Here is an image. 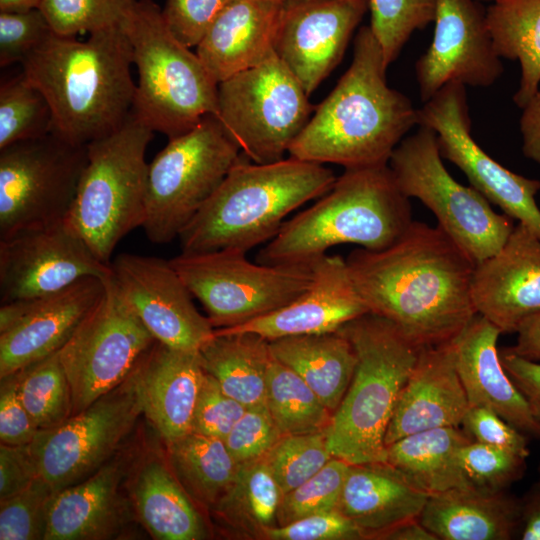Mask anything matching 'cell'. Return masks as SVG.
<instances>
[{"mask_svg": "<svg viewBox=\"0 0 540 540\" xmlns=\"http://www.w3.org/2000/svg\"><path fill=\"white\" fill-rule=\"evenodd\" d=\"M42 0H0V11H25L39 8Z\"/></svg>", "mask_w": 540, "mask_h": 540, "instance_id": "cell-60", "label": "cell"}, {"mask_svg": "<svg viewBox=\"0 0 540 540\" xmlns=\"http://www.w3.org/2000/svg\"><path fill=\"white\" fill-rule=\"evenodd\" d=\"M345 260L369 313L419 348L453 342L478 315L476 263L438 225L413 220L388 247H359Z\"/></svg>", "mask_w": 540, "mask_h": 540, "instance_id": "cell-1", "label": "cell"}, {"mask_svg": "<svg viewBox=\"0 0 540 540\" xmlns=\"http://www.w3.org/2000/svg\"><path fill=\"white\" fill-rule=\"evenodd\" d=\"M417 111L418 126L436 133L442 158L456 165L491 204L540 236L536 202L540 180L510 171L476 143L471 134L466 86L455 82L443 86Z\"/></svg>", "mask_w": 540, "mask_h": 540, "instance_id": "cell-16", "label": "cell"}, {"mask_svg": "<svg viewBox=\"0 0 540 540\" xmlns=\"http://www.w3.org/2000/svg\"><path fill=\"white\" fill-rule=\"evenodd\" d=\"M269 540H344L365 538L362 530L339 509L309 515L282 526L266 529Z\"/></svg>", "mask_w": 540, "mask_h": 540, "instance_id": "cell-50", "label": "cell"}, {"mask_svg": "<svg viewBox=\"0 0 540 540\" xmlns=\"http://www.w3.org/2000/svg\"><path fill=\"white\" fill-rule=\"evenodd\" d=\"M57 492L41 476L19 493L0 500L1 540H44Z\"/></svg>", "mask_w": 540, "mask_h": 540, "instance_id": "cell-45", "label": "cell"}, {"mask_svg": "<svg viewBox=\"0 0 540 540\" xmlns=\"http://www.w3.org/2000/svg\"><path fill=\"white\" fill-rule=\"evenodd\" d=\"M459 461L468 486L490 493L507 491L527 468L526 458L472 440L460 449Z\"/></svg>", "mask_w": 540, "mask_h": 540, "instance_id": "cell-46", "label": "cell"}, {"mask_svg": "<svg viewBox=\"0 0 540 540\" xmlns=\"http://www.w3.org/2000/svg\"><path fill=\"white\" fill-rule=\"evenodd\" d=\"M418 519L438 540H511L518 537L520 497L453 488L429 496Z\"/></svg>", "mask_w": 540, "mask_h": 540, "instance_id": "cell-31", "label": "cell"}, {"mask_svg": "<svg viewBox=\"0 0 540 540\" xmlns=\"http://www.w3.org/2000/svg\"><path fill=\"white\" fill-rule=\"evenodd\" d=\"M471 439L459 427L417 432L386 446L387 461L429 496L468 487L459 451Z\"/></svg>", "mask_w": 540, "mask_h": 540, "instance_id": "cell-33", "label": "cell"}, {"mask_svg": "<svg viewBox=\"0 0 540 540\" xmlns=\"http://www.w3.org/2000/svg\"><path fill=\"white\" fill-rule=\"evenodd\" d=\"M428 497L388 462L350 464L339 510L365 538L381 539L396 526L418 519Z\"/></svg>", "mask_w": 540, "mask_h": 540, "instance_id": "cell-30", "label": "cell"}, {"mask_svg": "<svg viewBox=\"0 0 540 540\" xmlns=\"http://www.w3.org/2000/svg\"><path fill=\"white\" fill-rule=\"evenodd\" d=\"M388 166L401 192L431 210L437 225L476 264L499 251L515 227L513 218L497 213L479 191L450 175L429 127L419 125L406 136Z\"/></svg>", "mask_w": 540, "mask_h": 540, "instance_id": "cell-10", "label": "cell"}, {"mask_svg": "<svg viewBox=\"0 0 540 540\" xmlns=\"http://www.w3.org/2000/svg\"><path fill=\"white\" fill-rule=\"evenodd\" d=\"M153 131L132 112L115 132L87 145L88 161L67 219L95 256L110 264L119 241L142 227Z\"/></svg>", "mask_w": 540, "mask_h": 540, "instance_id": "cell-8", "label": "cell"}, {"mask_svg": "<svg viewBox=\"0 0 540 540\" xmlns=\"http://www.w3.org/2000/svg\"><path fill=\"white\" fill-rule=\"evenodd\" d=\"M517 539L540 540V478L520 497Z\"/></svg>", "mask_w": 540, "mask_h": 540, "instance_id": "cell-57", "label": "cell"}, {"mask_svg": "<svg viewBox=\"0 0 540 540\" xmlns=\"http://www.w3.org/2000/svg\"><path fill=\"white\" fill-rule=\"evenodd\" d=\"M39 476L29 445H0V500L24 490Z\"/></svg>", "mask_w": 540, "mask_h": 540, "instance_id": "cell-54", "label": "cell"}, {"mask_svg": "<svg viewBox=\"0 0 540 540\" xmlns=\"http://www.w3.org/2000/svg\"><path fill=\"white\" fill-rule=\"evenodd\" d=\"M135 371L143 415L164 443L190 433L205 376L199 351L174 349L156 341Z\"/></svg>", "mask_w": 540, "mask_h": 540, "instance_id": "cell-26", "label": "cell"}, {"mask_svg": "<svg viewBox=\"0 0 540 540\" xmlns=\"http://www.w3.org/2000/svg\"><path fill=\"white\" fill-rule=\"evenodd\" d=\"M517 338L511 352L533 361H540V312L527 318L516 331Z\"/></svg>", "mask_w": 540, "mask_h": 540, "instance_id": "cell-58", "label": "cell"}, {"mask_svg": "<svg viewBox=\"0 0 540 540\" xmlns=\"http://www.w3.org/2000/svg\"><path fill=\"white\" fill-rule=\"evenodd\" d=\"M300 82L275 52L218 83L216 117L254 163L284 158L314 108Z\"/></svg>", "mask_w": 540, "mask_h": 540, "instance_id": "cell-11", "label": "cell"}, {"mask_svg": "<svg viewBox=\"0 0 540 540\" xmlns=\"http://www.w3.org/2000/svg\"><path fill=\"white\" fill-rule=\"evenodd\" d=\"M111 273L67 218L0 239L1 303L45 297Z\"/></svg>", "mask_w": 540, "mask_h": 540, "instance_id": "cell-17", "label": "cell"}, {"mask_svg": "<svg viewBox=\"0 0 540 540\" xmlns=\"http://www.w3.org/2000/svg\"><path fill=\"white\" fill-rule=\"evenodd\" d=\"M381 47L370 26L355 37L353 59L289 148L291 157L345 169L388 165L418 109L387 84Z\"/></svg>", "mask_w": 540, "mask_h": 540, "instance_id": "cell-2", "label": "cell"}, {"mask_svg": "<svg viewBox=\"0 0 540 540\" xmlns=\"http://www.w3.org/2000/svg\"><path fill=\"white\" fill-rule=\"evenodd\" d=\"M349 465L332 457L315 475L284 494L277 510L278 526L309 515L338 510Z\"/></svg>", "mask_w": 540, "mask_h": 540, "instance_id": "cell-44", "label": "cell"}, {"mask_svg": "<svg viewBox=\"0 0 540 540\" xmlns=\"http://www.w3.org/2000/svg\"><path fill=\"white\" fill-rule=\"evenodd\" d=\"M381 539L390 540H438L428 529H426L419 519H414L402 523L390 531L386 532Z\"/></svg>", "mask_w": 540, "mask_h": 540, "instance_id": "cell-59", "label": "cell"}, {"mask_svg": "<svg viewBox=\"0 0 540 540\" xmlns=\"http://www.w3.org/2000/svg\"><path fill=\"white\" fill-rule=\"evenodd\" d=\"M133 52L123 26L89 33L85 41L52 32L21 64L47 99L52 131L88 145L118 130L132 112Z\"/></svg>", "mask_w": 540, "mask_h": 540, "instance_id": "cell-3", "label": "cell"}, {"mask_svg": "<svg viewBox=\"0 0 540 540\" xmlns=\"http://www.w3.org/2000/svg\"><path fill=\"white\" fill-rule=\"evenodd\" d=\"M245 252L183 253L169 260L213 327L229 328L271 313L312 283L311 265H267Z\"/></svg>", "mask_w": 540, "mask_h": 540, "instance_id": "cell-12", "label": "cell"}, {"mask_svg": "<svg viewBox=\"0 0 540 540\" xmlns=\"http://www.w3.org/2000/svg\"><path fill=\"white\" fill-rule=\"evenodd\" d=\"M1 379L0 385V441L10 446L29 445L38 428L34 425L19 394L17 373Z\"/></svg>", "mask_w": 540, "mask_h": 540, "instance_id": "cell-53", "label": "cell"}, {"mask_svg": "<svg viewBox=\"0 0 540 540\" xmlns=\"http://www.w3.org/2000/svg\"><path fill=\"white\" fill-rule=\"evenodd\" d=\"M87 161V145L54 132L0 149V239L66 219Z\"/></svg>", "mask_w": 540, "mask_h": 540, "instance_id": "cell-13", "label": "cell"}, {"mask_svg": "<svg viewBox=\"0 0 540 540\" xmlns=\"http://www.w3.org/2000/svg\"><path fill=\"white\" fill-rule=\"evenodd\" d=\"M370 28L389 67L411 35L434 21L436 0H368Z\"/></svg>", "mask_w": 540, "mask_h": 540, "instance_id": "cell-41", "label": "cell"}, {"mask_svg": "<svg viewBox=\"0 0 540 540\" xmlns=\"http://www.w3.org/2000/svg\"><path fill=\"white\" fill-rule=\"evenodd\" d=\"M52 111L43 93L24 75L1 81L0 149L52 131Z\"/></svg>", "mask_w": 540, "mask_h": 540, "instance_id": "cell-40", "label": "cell"}, {"mask_svg": "<svg viewBox=\"0 0 540 540\" xmlns=\"http://www.w3.org/2000/svg\"><path fill=\"white\" fill-rule=\"evenodd\" d=\"M539 478H540V464L538 466Z\"/></svg>", "mask_w": 540, "mask_h": 540, "instance_id": "cell-62", "label": "cell"}, {"mask_svg": "<svg viewBox=\"0 0 540 540\" xmlns=\"http://www.w3.org/2000/svg\"><path fill=\"white\" fill-rule=\"evenodd\" d=\"M122 298L154 339L170 348L199 351L215 329L169 260L122 253L110 263Z\"/></svg>", "mask_w": 540, "mask_h": 540, "instance_id": "cell-18", "label": "cell"}, {"mask_svg": "<svg viewBox=\"0 0 540 540\" xmlns=\"http://www.w3.org/2000/svg\"><path fill=\"white\" fill-rule=\"evenodd\" d=\"M461 425L472 441L501 448L526 459L530 455L527 436L490 408L469 407Z\"/></svg>", "mask_w": 540, "mask_h": 540, "instance_id": "cell-52", "label": "cell"}, {"mask_svg": "<svg viewBox=\"0 0 540 540\" xmlns=\"http://www.w3.org/2000/svg\"><path fill=\"white\" fill-rule=\"evenodd\" d=\"M106 279L85 277L45 297L1 303L0 378L58 352L102 298Z\"/></svg>", "mask_w": 540, "mask_h": 540, "instance_id": "cell-20", "label": "cell"}, {"mask_svg": "<svg viewBox=\"0 0 540 540\" xmlns=\"http://www.w3.org/2000/svg\"><path fill=\"white\" fill-rule=\"evenodd\" d=\"M53 32L39 8L0 11V66L24 60Z\"/></svg>", "mask_w": 540, "mask_h": 540, "instance_id": "cell-47", "label": "cell"}, {"mask_svg": "<svg viewBox=\"0 0 540 540\" xmlns=\"http://www.w3.org/2000/svg\"><path fill=\"white\" fill-rule=\"evenodd\" d=\"M368 9L358 0H281L274 52L308 95L339 64Z\"/></svg>", "mask_w": 540, "mask_h": 540, "instance_id": "cell-21", "label": "cell"}, {"mask_svg": "<svg viewBox=\"0 0 540 540\" xmlns=\"http://www.w3.org/2000/svg\"><path fill=\"white\" fill-rule=\"evenodd\" d=\"M16 373L20 398L38 430L57 427L72 416L71 388L58 352Z\"/></svg>", "mask_w": 540, "mask_h": 540, "instance_id": "cell-39", "label": "cell"}, {"mask_svg": "<svg viewBox=\"0 0 540 540\" xmlns=\"http://www.w3.org/2000/svg\"><path fill=\"white\" fill-rule=\"evenodd\" d=\"M136 367V366H135ZM143 414L135 368L118 387L29 444L39 475L59 492L108 462Z\"/></svg>", "mask_w": 540, "mask_h": 540, "instance_id": "cell-15", "label": "cell"}, {"mask_svg": "<svg viewBox=\"0 0 540 540\" xmlns=\"http://www.w3.org/2000/svg\"><path fill=\"white\" fill-rule=\"evenodd\" d=\"M522 110L519 125L522 151L526 158L540 166V86Z\"/></svg>", "mask_w": 540, "mask_h": 540, "instance_id": "cell-56", "label": "cell"}, {"mask_svg": "<svg viewBox=\"0 0 540 540\" xmlns=\"http://www.w3.org/2000/svg\"><path fill=\"white\" fill-rule=\"evenodd\" d=\"M412 221L410 200L388 165L345 169L327 193L284 222L256 260L267 265H311L342 244L381 250Z\"/></svg>", "mask_w": 540, "mask_h": 540, "instance_id": "cell-5", "label": "cell"}, {"mask_svg": "<svg viewBox=\"0 0 540 540\" xmlns=\"http://www.w3.org/2000/svg\"><path fill=\"white\" fill-rule=\"evenodd\" d=\"M272 356L297 373L334 413L351 383L357 356L340 331L269 341Z\"/></svg>", "mask_w": 540, "mask_h": 540, "instance_id": "cell-32", "label": "cell"}, {"mask_svg": "<svg viewBox=\"0 0 540 540\" xmlns=\"http://www.w3.org/2000/svg\"><path fill=\"white\" fill-rule=\"evenodd\" d=\"M165 445L168 463L182 487L194 502L212 508L239 466L224 441L190 432Z\"/></svg>", "mask_w": 540, "mask_h": 540, "instance_id": "cell-36", "label": "cell"}, {"mask_svg": "<svg viewBox=\"0 0 540 540\" xmlns=\"http://www.w3.org/2000/svg\"><path fill=\"white\" fill-rule=\"evenodd\" d=\"M468 409L454 341L422 348L399 394L385 445L425 430L459 427Z\"/></svg>", "mask_w": 540, "mask_h": 540, "instance_id": "cell-25", "label": "cell"}, {"mask_svg": "<svg viewBox=\"0 0 540 540\" xmlns=\"http://www.w3.org/2000/svg\"><path fill=\"white\" fill-rule=\"evenodd\" d=\"M283 494L265 457L241 464L216 504L217 518L235 531L260 536L275 526Z\"/></svg>", "mask_w": 540, "mask_h": 540, "instance_id": "cell-37", "label": "cell"}, {"mask_svg": "<svg viewBox=\"0 0 540 540\" xmlns=\"http://www.w3.org/2000/svg\"><path fill=\"white\" fill-rule=\"evenodd\" d=\"M202 366L222 390L246 407L265 404L272 358L269 341L250 332L214 336L200 349Z\"/></svg>", "mask_w": 540, "mask_h": 540, "instance_id": "cell-34", "label": "cell"}, {"mask_svg": "<svg viewBox=\"0 0 540 540\" xmlns=\"http://www.w3.org/2000/svg\"><path fill=\"white\" fill-rule=\"evenodd\" d=\"M265 404L282 436L326 431L333 416L310 386L273 356Z\"/></svg>", "mask_w": 540, "mask_h": 540, "instance_id": "cell-38", "label": "cell"}, {"mask_svg": "<svg viewBox=\"0 0 540 540\" xmlns=\"http://www.w3.org/2000/svg\"><path fill=\"white\" fill-rule=\"evenodd\" d=\"M358 1L368 3V0H358Z\"/></svg>", "mask_w": 540, "mask_h": 540, "instance_id": "cell-63", "label": "cell"}, {"mask_svg": "<svg viewBox=\"0 0 540 540\" xmlns=\"http://www.w3.org/2000/svg\"><path fill=\"white\" fill-rule=\"evenodd\" d=\"M281 0H231L196 46V53L219 83L252 68L274 53Z\"/></svg>", "mask_w": 540, "mask_h": 540, "instance_id": "cell-28", "label": "cell"}, {"mask_svg": "<svg viewBox=\"0 0 540 540\" xmlns=\"http://www.w3.org/2000/svg\"><path fill=\"white\" fill-rule=\"evenodd\" d=\"M332 457L326 430L284 435L265 460L284 495L315 475Z\"/></svg>", "mask_w": 540, "mask_h": 540, "instance_id": "cell-43", "label": "cell"}, {"mask_svg": "<svg viewBox=\"0 0 540 540\" xmlns=\"http://www.w3.org/2000/svg\"><path fill=\"white\" fill-rule=\"evenodd\" d=\"M308 289L283 307L246 323L216 329L223 333L250 332L268 341L338 331L369 313L351 278L346 260L324 255L312 264Z\"/></svg>", "mask_w": 540, "mask_h": 540, "instance_id": "cell-24", "label": "cell"}, {"mask_svg": "<svg viewBox=\"0 0 540 540\" xmlns=\"http://www.w3.org/2000/svg\"><path fill=\"white\" fill-rule=\"evenodd\" d=\"M242 152L214 115L170 138L148 164L142 228L154 243H168L220 186Z\"/></svg>", "mask_w": 540, "mask_h": 540, "instance_id": "cell-9", "label": "cell"}, {"mask_svg": "<svg viewBox=\"0 0 540 540\" xmlns=\"http://www.w3.org/2000/svg\"><path fill=\"white\" fill-rule=\"evenodd\" d=\"M282 437L266 404L247 407L223 440L238 465L265 457Z\"/></svg>", "mask_w": 540, "mask_h": 540, "instance_id": "cell-48", "label": "cell"}, {"mask_svg": "<svg viewBox=\"0 0 540 540\" xmlns=\"http://www.w3.org/2000/svg\"><path fill=\"white\" fill-rule=\"evenodd\" d=\"M500 334L477 315L454 340L456 367L469 407L490 408L526 436L540 440V423L502 365L497 349Z\"/></svg>", "mask_w": 540, "mask_h": 540, "instance_id": "cell-27", "label": "cell"}, {"mask_svg": "<svg viewBox=\"0 0 540 540\" xmlns=\"http://www.w3.org/2000/svg\"><path fill=\"white\" fill-rule=\"evenodd\" d=\"M486 22L497 55L520 64L513 101L522 109L540 86V0H494Z\"/></svg>", "mask_w": 540, "mask_h": 540, "instance_id": "cell-35", "label": "cell"}, {"mask_svg": "<svg viewBox=\"0 0 540 540\" xmlns=\"http://www.w3.org/2000/svg\"><path fill=\"white\" fill-rule=\"evenodd\" d=\"M135 449L120 450L84 480L55 495L44 540H106L136 519L126 481Z\"/></svg>", "mask_w": 540, "mask_h": 540, "instance_id": "cell-23", "label": "cell"}, {"mask_svg": "<svg viewBox=\"0 0 540 540\" xmlns=\"http://www.w3.org/2000/svg\"><path fill=\"white\" fill-rule=\"evenodd\" d=\"M471 295L478 315L501 333H516L540 312V236L515 224L500 250L476 264Z\"/></svg>", "mask_w": 540, "mask_h": 540, "instance_id": "cell-22", "label": "cell"}, {"mask_svg": "<svg viewBox=\"0 0 540 540\" xmlns=\"http://www.w3.org/2000/svg\"><path fill=\"white\" fill-rule=\"evenodd\" d=\"M357 364L327 430L333 457L349 464L387 461L385 435L399 394L422 348L387 319L366 313L341 327Z\"/></svg>", "mask_w": 540, "mask_h": 540, "instance_id": "cell-6", "label": "cell"}, {"mask_svg": "<svg viewBox=\"0 0 540 540\" xmlns=\"http://www.w3.org/2000/svg\"><path fill=\"white\" fill-rule=\"evenodd\" d=\"M123 28L138 72L132 113L141 122L170 139L216 115L218 83L170 31L154 1L138 0Z\"/></svg>", "mask_w": 540, "mask_h": 540, "instance_id": "cell-7", "label": "cell"}, {"mask_svg": "<svg viewBox=\"0 0 540 540\" xmlns=\"http://www.w3.org/2000/svg\"><path fill=\"white\" fill-rule=\"evenodd\" d=\"M336 178L324 164L291 156L259 164L242 153L179 234L181 252L247 253L274 238L291 212L327 193Z\"/></svg>", "mask_w": 540, "mask_h": 540, "instance_id": "cell-4", "label": "cell"}, {"mask_svg": "<svg viewBox=\"0 0 540 540\" xmlns=\"http://www.w3.org/2000/svg\"><path fill=\"white\" fill-rule=\"evenodd\" d=\"M433 39L415 63L421 101L455 82L489 87L503 73L486 22V8L477 0H436Z\"/></svg>", "mask_w": 540, "mask_h": 540, "instance_id": "cell-19", "label": "cell"}, {"mask_svg": "<svg viewBox=\"0 0 540 540\" xmlns=\"http://www.w3.org/2000/svg\"><path fill=\"white\" fill-rule=\"evenodd\" d=\"M231 0H166L163 18L174 36L196 47L219 12Z\"/></svg>", "mask_w": 540, "mask_h": 540, "instance_id": "cell-51", "label": "cell"}, {"mask_svg": "<svg viewBox=\"0 0 540 540\" xmlns=\"http://www.w3.org/2000/svg\"><path fill=\"white\" fill-rule=\"evenodd\" d=\"M136 520L156 540H199L207 529L194 501L173 473L166 454L136 456L126 481Z\"/></svg>", "mask_w": 540, "mask_h": 540, "instance_id": "cell-29", "label": "cell"}, {"mask_svg": "<svg viewBox=\"0 0 540 540\" xmlns=\"http://www.w3.org/2000/svg\"><path fill=\"white\" fill-rule=\"evenodd\" d=\"M155 342L110 275L102 298L58 351L71 388L72 415L123 383Z\"/></svg>", "mask_w": 540, "mask_h": 540, "instance_id": "cell-14", "label": "cell"}, {"mask_svg": "<svg viewBox=\"0 0 540 540\" xmlns=\"http://www.w3.org/2000/svg\"><path fill=\"white\" fill-rule=\"evenodd\" d=\"M138 0H42L39 9L54 33L76 37L82 33L124 26Z\"/></svg>", "mask_w": 540, "mask_h": 540, "instance_id": "cell-42", "label": "cell"}, {"mask_svg": "<svg viewBox=\"0 0 540 540\" xmlns=\"http://www.w3.org/2000/svg\"><path fill=\"white\" fill-rule=\"evenodd\" d=\"M247 407L227 395L208 373L195 405L191 432L224 440Z\"/></svg>", "mask_w": 540, "mask_h": 540, "instance_id": "cell-49", "label": "cell"}, {"mask_svg": "<svg viewBox=\"0 0 540 540\" xmlns=\"http://www.w3.org/2000/svg\"><path fill=\"white\" fill-rule=\"evenodd\" d=\"M477 1H479V2H481V3H484V2L490 3V2H492V1H494V0H477Z\"/></svg>", "mask_w": 540, "mask_h": 540, "instance_id": "cell-61", "label": "cell"}, {"mask_svg": "<svg viewBox=\"0 0 540 540\" xmlns=\"http://www.w3.org/2000/svg\"><path fill=\"white\" fill-rule=\"evenodd\" d=\"M499 354L504 369L540 423V362L523 358L507 347L499 350Z\"/></svg>", "mask_w": 540, "mask_h": 540, "instance_id": "cell-55", "label": "cell"}]
</instances>
